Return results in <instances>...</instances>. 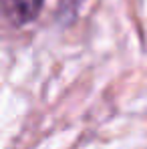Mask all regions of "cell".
I'll list each match as a JSON object with an SVG mask.
<instances>
[{"label": "cell", "mask_w": 147, "mask_h": 149, "mask_svg": "<svg viewBox=\"0 0 147 149\" xmlns=\"http://www.w3.org/2000/svg\"><path fill=\"white\" fill-rule=\"evenodd\" d=\"M2 16L12 26H26L34 22L45 6V0H0Z\"/></svg>", "instance_id": "cell-1"}]
</instances>
